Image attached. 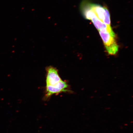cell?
<instances>
[{"label": "cell", "instance_id": "obj_1", "mask_svg": "<svg viewBox=\"0 0 133 133\" xmlns=\"http://www.w3.org/2000/svg\"><path fill=\"white\" fill-rule=\"evenodd\" d=\"M69 85L66 81L62 80L54 85H46L43 100H49L54 95H56L63 92H69Z\"/></svg>", "mask_w": 133, "mask_h": 133}, {"label": "cell", "instance_id": "obj_2", "mask_svg": "<svg viewBox=\"0 0 133 133\" xmlns=\"http://www.w3.org/2000/svg\"><path fill=\"white\" fill-rule=\"evenodd\" d=\"M98 31L109 54L111 55L116 54L118 51L119 47L115 39L116 36H112L106 31Z\"/></svg>", "mask_w": 133, "mask_h": 133}, {"label": "cell", "instance_id": "obj_3", "mask_svg": "<svg viewBox=\"0 0 133 133\" xmlns=\"http://www.w3.org/2000/svg\"><path fill=\"white\" fill-rule=\"evenodd\" d=\"M46 85H54L62 80L56 68L52 66H48L46 68Z\"/></svg>", "mask_w": 133, "mask_h": 133}, {"label": "cell", "instance_id": "obj_4", "mask_svg": "<svg viewBox=\"0 0 133 133\" xmlns=\"http://www.w3.org/2000/svg\"><path fill=\"white\" fill-rule=\"evenodd\" d=\"M91 20L98 30L107 31L112 36H116L115 33L113 31L111 26L107 25L101 21L96 16L91 18Z\"/></svg>", "mask_w": 133, "mask_h": 133}, {"label": "cell", "instance_id": "obj_5", "mask_svg": "<svg viewBox=\"0 0 133 133\" xmlns=\"http://www.w3.org/2000/svg\"><path fill=\"white\" fill-rule=\"evenodd\" d=\"M91 3L86 1H83L81 5V12L84 18L86 19L90 20L96 16L95 13L91 9Z\"/></svg>", "mask_w": 133, "mask_h": 133}, {"label": "cell", "instance_id": "obj_6", "mask_svg": "<svg viewBox=\"0 0 133 133\" xmlns=\"http://www.w3.org/2000/svg\"><path fill=\"white\" fill-rule=\"evenodd\" d=\"M91 9L95 13L96 16L103 22L107 8L106 7H103L99 4L91 3Z\"/></svg>", "mask_w": 133, "mask_h": 133}]
</instances>
